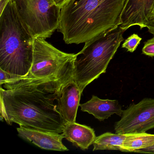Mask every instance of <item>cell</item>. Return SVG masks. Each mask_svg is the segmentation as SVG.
<instances>
[{"instance_id": "obj_11", "label": "cell", "mask_w": 154, "mask_h": 154, "mask_svg": "<svg viewBox=\"0 0 154 154\" xmlns=\"http://www.w3.org/2000/svg\"><path fill=\"white\" fill-rule=\"evenodd\" d=\"M81 110L94 116L100 121L107 119L116 114L121 117L123 110L117 100H102L95 95L85 103L80 104Z\"/></svg>"}, {"instance_id": "obj_3", "label": "cell", "mask_w": 154, "mask_h": 154, "mask_svg": "<svg viewBox=\"0 0 154 154\" xmlns=\"http://www.w3.org/2000/svg\"><path fill=\"white\" fill-rule=\"evenodd\" d=\"M11 0L0 13V69L26 76L32 66L35 40Z\"/></svg>"}, {"instance_id": "obj_18", "label": "cell", "mask_w": 154, "mask_h": 154, "mask_svg": "<svg viewBox=\"0 0 154 154\" xmlns=\"http://www.w3.org/2000/svg\"><path fill=\"white\" fill-rule=\"evenodd\" d=\"M136 153H146V154H154V145L146 148L139 149Z\"/></svg>"}, {"instance_id": "obj_1", "label": "cell", "mask_w": 154, "mask_h": 154, "mask_svg": "<svg viewBox=\"0 0 154 154\" xmlns=\"http://www.w3.org/2000/svg\"><path fill=\"white\" fill-rule=\"evenodd\" d=\"M63 84L57 80L22 76L1 85V118L10 125L63 133L65 122L56 109Z\"/></svg>"}, {"instance_id": "obj_17", "label": "cell", "mask_w": 154, "mask_h": 154, "mask_svg": "<svg viewBox=\"0 0 154 154\" xmlns=\"http://www.w3.org/2000/svg\"><path fill=\"white\" fill-rule=\"evenodd\" d=\"M21 77L22 76L10 73L0 69V85Z\"/></svg>"}, {"instance_id": "obj_21", "label": "cell", "mask_w": 154, "mask_h": 154, "mask_svg": "<svg viewBox=\"0 0 154 154\" xmlns=\"http://www.w3.org/2000/svg\"><path fill=\"white\" fill-rule=\"evenodd\" d=\"M11 0H0V13H1L4 10L9 2Z\"/></svg>"}, {"instance_id": "obj_16", "label": "cell", "mask_w": 154, "mask_h": 154, "mask_svg": "<svg viewBox=\"0 0 154 154\" xmlns=\"http://www.w3.org/2000/svg\"><path fill=\"white\" fill-rule=\"evenodd\" d=\"M142 54L148 56L154 57V37L144 43Z\"/></svg>"}, {"instance_id": "obj_6", "label": "cell", "mask_w": 154, "mask_h": 154, "mask_svg": "<svg viewBox=\"0 0 154 154\" xmlns=\"http://www.w3.org/2000/svg\"><path fill=\"white\" fill-rule=\"evenodd\" d=\"M12 1L20 19L35 38H49L58 30L61 8L52 0Z\"/></svg>"}, {"instance_id": "obj_20", "label": "cell", "mask_w": 154, "mask_h": 154, "mask_svg": "<svg viewBox=\"0 0 154 154\" xmlns=\"http://www.w3.org/2000/svg\"><path fill=\"white\" fill-rule=\"evenodd\" d=\"M148 29V32L154 35V19L149 20L145 26Z\"/></svg>"}, {"instance_id": "obj_14", "label": "cell", "mask_w": 154, "mask_h": 154, "mask_svg": "<svg viewBox=\"0 0 154 154\" xmlns=\"http://www.w3.org/2000/svg\"><path fill=\"white\" fill-rule=\"evenodd\" d=\"M127 134L106 132L96 137L93 143V150H112L121 151Z\"/></svg>"}, {"instance_id": "obj_15", "label": "cell", "mask_w": 154, "mask_h": 154, "mask_svg": "<svg viewBox=\"0 0 154 154\" xmlns=\"http://www.w3.org/2000/svg\"><path fill=\"white\" fill-rule=\"evenodd\" d=\"M142 38L136 34H132L124 40L122 45V48H126L128 52L133 53L140 44Z\"/></svg>"}, {"instance_id": "obj_8", "label": "cell", "mask_w": 154, "mask_h": 154, "mask_svg": "<svg viewBox=\"0 0 154 154\" xmlns=\"http://www.w3.org/2000/svg\"><path fill=\"white\" fill-rule=\"evenodd\" d=\"M154 4V0H127L119 26L125 30L134 26L145 28L150 20Z\"/></svg>"}, {"instance_id": "obj_2", "label": "cell", "mask_w": 154, "mask_h": 154, "mask_svg": "<svg viewBox=\"0 0 154 154\" xmlns=\"http://www.w3.org/2000/svg\"><path fill=\"white\" fill-rule=\"evenodd\" d=\"M127 0H71L61 11L58 31L66 44L85 43L121 25Z\"/></svg>"}, {"instance_id": "obj_5", "label": "cell", "mask_w": 154, "mask_h": 154, "mask_svg": "<svg viewBox=\"0 0 154 154\" xmlns=\"http://www.w3.org/2000/svg\"><path fill=\"white\" fill-rule=\"evenodd\" d=\"M77 54L60 51L42 38H35L29 78H45L65 84L73 79Z\"/></svg>"}, {"instance_id": "obj_12", "label": "cell", "mask_w": 154, "mask_h": 154, "mask_svg": "<svg viewBox=\"0 0 154 154\" xmlns=\"http://www.w3.org/2000/svg\"><path fill=\"white\" fill-rule=\"evenodd\" d=\"M63 133L65 138L83 150L93 145L96 138L93 129L76 122L66 123Z\"/></svg>"}, {"instance_id": "obj_19", "label": "cell", "mask_w": 154, "mask_h": 154, "mask_svg": "<svg viewBox=\"0 0 154 154\" xmlns=\"http://www.w3.org/2000/svg\"><path fill=\"white\" fill-rule=\"evenodd\" d=\"M57 6L62 9L64 6L69 3L71 0H52Z\"/></svg>"}, {"instance_id": "obj_4", "label": "cell", "mask_w": 154, "mask_h": 154, "mask_svg": "<svg viewBox=\"0 0 154 154\" xmlns=\"http://www.w3.org/2000/svg\"><path fill=\"white\" fill-rule=\"evenodd\" d=\"M126 30L120 26L109 30L85 43L77 54L74 63L73 79L82 94L85 88L106 72L122 42Z\"/></svg>"}, {"instance_id": "obj_13", "label": "cell", "mask_w": 154, "mask_h": 154, "mask_svg": "<svg viewBox=\"0 0 154 154\" xmlns=\"http://www.w3.org/2000/svg\"><path fill=\"white\" fill-rule=\"evenodd\" d=\"M154 145V134L146 132L127 134L122 148L121 151L135 152L139 149Z\"/></svg>"}, {"instance_id": "obj_22", "label": "cell", "mask_w": 154, "mask_h": 154, "mask_svg": "<svg viewBox=\"0 0 154 154\" xmlns=\"http://www.w3.org/2000/svg\"><path fill=\"white\" fill-rule=\"evenodd\" d=\"M154 19V7H153V10H152V12H151V16H150V20Z\"/></svg>"}, {"instance_id": "obj_10", "label": "cell", "mask_w": 154, "mask_h": 154, "mask_svg": "<svg viewBox=\"0 0 154 154\" xmlns=\"http://www.w3.org/2000/svg\"><path fill=\"white\" fill-rule=\"evenodd\" d=\"M17 129L20 137L32 142L42 149L60 151L69 150L62 142L65 138L63 133L44 131L22 126Z\"/></svg>"}, {"instance_id": "obj_7", "label": "cell", "mask_w": 154, "mask_h": 154, "mask_svg": "<svg viewBox=\"0 0 154 154\" xmlns=\"http://www.w3.org/2000/svg\"><path fill=\"white\" fill-rule=\"evenodd\" d=\"M154 128V99L145 98L123 110L121 119L114 125L115 133H143Z\"/></svg>"}, {"instance_id": "obj_9", "label": "cell", "mask_w": 154, "mask_h": 154, "mask_svg": "<svg viewBox=\"0 0 154 154\" xmlns=\"http://www.w3.org/2000/svg\"><path fill=\"white\" fill-rule=\"evenodd\" d=\"M82 94L73 79L63 85L56 100V109L65 122H75Z\"/></svg>"}]
</instances>
